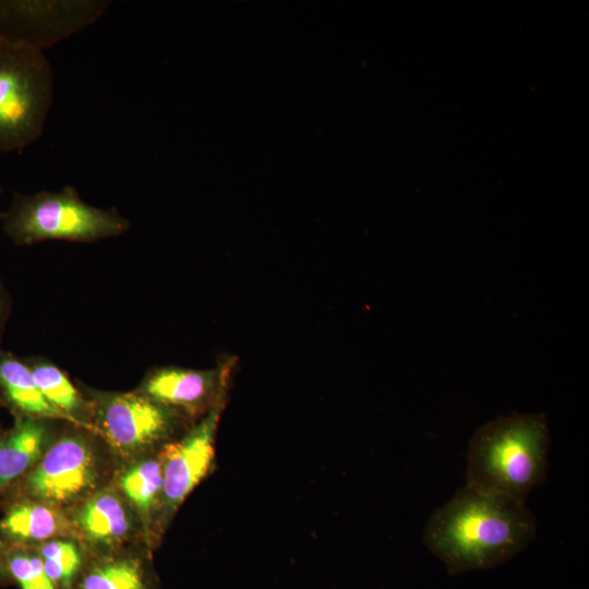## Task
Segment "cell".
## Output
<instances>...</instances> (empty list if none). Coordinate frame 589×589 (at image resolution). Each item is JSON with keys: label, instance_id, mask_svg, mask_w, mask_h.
<instances>
[{"label": "cell", "instance_id": "1", "mask_svg": "<svg viewBox=\"0 0 589 589\" xmlns=\"http://www.w3.org/2000/svg\"><path fill=\"white\" fill-rule=\"evenodd\" d=\"M537 522L525 503L467 484L429 518L423 542L457 575L495 567L522 551Z\"/></svg>", "mask_w": 589, "mask_h": 589}, {"label": "cell", "instance_id": "2", "mask_svg": "<svg viewBox=\"0 0 589 589\" xmlns=\"http://www.w3.org/2000/svg\"><path fill=\"white\" fill-rule=\"evenodd\" d=\"M550 434L542 413L496 418L473 434L467 454L466 484L525 503L546 478Z\"/></svg>", "mask_w": 589, "mask_h": 589}, {"label": "cell", "instance_id": "3", "mask_svg": "<svg viewBox=\"0 0 589 589\" xmlns=\"http://www.w3.org/2000/svg\"><path fill=\"white\" fill-rule=\"evenodd\" d=\"M116 466L97 435L68 424L1 501L25 497L67 510L108 484Z\"/></svg>", "mask_w": 589, "mask_h": 589}, {"label": "cell", "instance_id": "4", "mask_svg": "<svg viewBox=\"0 0 589 589\" xmlns=\"http://www.w3.org/2000/svg\"><path fill=\"white\" fill-rule=\"evenodd\" d=\"M0 219L3 232L17 245L47 240L93 242L120 236L130 227L116 209L85 203L73 187L56 192L14 193Z\"/></svg>", "mask_w": 589, "mask_h": 589}, {"label": "cell", "instance_id": "5", "mask_svg": "<svg viewBox=\"0 0 589 589\" xmlns=\"http://www.w3.org/2000/svg\"><path fill=\"white\" fill-rule=\"evenodd\" d=\"M80 389L89 405L93 433L105 444L116 465L160 450L194 423L136 390Z\"/></svg>", "mask_w": 589, "mask_h": 589}, {"label": "cell", "instance_id": "6", "mask_svg": "<svg viewBox=\"0 0 589 589\" xmlns=\"http://www.w3.org/2000/svg\"><path fill=\"white\" fill-rule=\"evenodd\" d=\"M53 101V72L44 51L0 40V152L38 140Z\"/></svg>", "mask_w": 589, "mask_h": 589}, {"label": "cell", "instance_id": "7", "mask_svg": "<svg viewBox=\"0 0 589 589\" xmlns=\"http://www.w3.org/2000/svg\"><path fill=\"white\" fill-rule=\"evenodd\" d=\"M108 0H0V40L44 51L94 24Z\"/></svg>", "mask_w": 589, "mask_h": 589}, {"label": "cell", "instance_id": "8", "mask_svg": "<svg viewBox=\"0 0 589 589\" xmlns=\"http://www.w3.org/2000/svg\"><path fill=\"white\" fill-rule=\"evenodd\" d=\"M226 400L216 404L184 433L160 449L164 477L159 518L161 537L187 497L215 468L216 435Z\"/></svg>", "mask_w": 589, "mask_h": 589}, {"label": "cell", "instance_id": "9", "mask_svg": "<svg viewBox=\"0 0 589 589\" xmlns=\"http://www.w3.org/2000/svg\"><path fill=\"white\" fill-rule=\"evenodd\" d=\"M65 512L88 555L148 549L137 515L111 481Z\"/></svg>", "mask_w": 589, "mask_h": 589}, {"label": "cell", "instance_id": "10", "mask_svg": "<svg viewBox=\"0 0 589 589\" xmlns=\"http://www.w3.org/2000/svg\"><path fill=\"white\" fill-rule=\"evenodd\" d=\"M230 362L208 370L160 366L149 371L136 392L197 421L227 398Z\"/></svg>", "mask_w": 589, "mask_h": 589}, {"label": "cell", "instance_id": "11", "mask_svg": "<svg viewBox=\"0 0 589 589\" xmlns=\"http://www.w3.org/2000/svg\"><path fill=\"white\" fill-rule=\"evenodd\" d=\"M111 482L137 515L146 545L153 552L163 539L159 532L164 485L160 450L117 465Z\"/></svg>", "mask_w": 589, "mask_h": 589}, {"label": "cell", "instance_id": "12", "mask_svg": "<svg viewBox=\"0 0 589 589\" xmlns=\"http://www.w3.org/2000/svg\"><path fill=\"white\" fill-rule=\"evenodd\" d=\"M0 506V538L8 545L36 546L55 538L74 537L63 509L25 497L3 498Z\"/></svg>", "mask_w": 589, "mask_h": 589}, {"label": "cell", "instance_id": "13", "mask_svg": "<svg viewBox=\"0 0 589 589\" xmlns=\"http://www.w3.org/2000/svg\"><path fill=\"white\" fill-rule=\"evenodd\" d=\"M145 546L88 555L73 589H161Z\"/></svg>", "mask_w": 589, "mask_h": 589}, {"label": "cell", "instance_id": "14", "mask_svg": "<svg viewBox=\"0 0 589 589\" xmlns=\"http://www.w3.org/2000/svg\"><path fill=\"white\" fill-rule=\"evenodd\" d=\"M56 422L14 418L0 440V501L40 459L58 434Z\"/></svg>", "mask_w": 589, "mask_h": 589}, {"label": "cell", "instance_id": "15", "mask_svg": "<svg viewBox=\"0 0 589 589\" xmlns=\"http://www.w3.org/2000/svg\"><path fill=\"white\" fill-rule=\"evenodd\" d=\"M0 402L13 418L46 419L73 424L38 388L23 359L0 348Z\"/></svg>", "mask_w": 589, "mask_h": 589}, {"label": "cell", "instance_id": "16", "mask_svg": "<svg viewBox=\"0 0 589 589\" xmlns=\"http://www.w3.org/2000/svg\"><path fill=\"white\" fill-rule=\"evenodd\" d=\"M24 361L45 398L76 426L93 433L88 401L68 375L51 362L38 357L26 358Z\"/></svg>", "mask_w": 589, "mask_h": 589}, {"label": "cell", "instance_id": "17", "mask_svg": "<svg viewBox=\"0 0 589 589\" xmlns=\"http://www.w3.org/2000/svg\"><path fill=\"white\" fill-rule=\"evenodd\" d=\"M57 589H73L88 554L74 537L55 538L34 546Z\"/></svg>", "mask_w": 589, "mask_h": 589}, {"label": "cell", "instance_id": "18", "mask_svg": "<svg viewBox=\"0 0 589 589\" xmlns=\"http://www.w3.org/2000/svg\"><path fill=\"white\" fill-rule=\"evenodd\" d=\"M7 562L11 581L20 589H57L34 546L8 545Z\"/></svg>", "mask_w": 589, "mask_h": 589}, {"label": "cell", "instance_id": "19", "mask_svg": "<svg viewBox=\"0 0 589 589\" xmlns=\"http://www.w3.org/2000/svg\"><path fill=\"white\" fill-rule=\"evenodd\" d=\"M12 310V299L11 296L4 286L2 279L0 278V348L1 339L8 322L9 315Z\"/></svg>", "mask_w": 589, "mask_h": 589}, {"label": "cell", "instance_id": "20", "mask_svg": "<svg viewBox=\"0 0 589 589\" xmlns=\"http://www.w3.org/2000/svg\"><path fill=\"white\" fill-rule=\"evenodd\" d=\"M7 555H8V545L0 538V586H4L12 582L10 574H9V569H8Z\"/></svg>", "mask_w": 589, "mask_h": 589}, {"label": "cell", "instance_id": "21", "mask_svg": "<svg viewBox=\"0 0 589 589\" xmlns=\"http://www.w3.org/2000/svg\"><path fill=\"white\" fill-rule=\"evenodd\" d=\"M3 431H4V430H3L2 426L0 425V440H1V436H2V434H3Z\"/></svg>", "mask_w": 589, "mask_h": 589}, {"label": "cell", "instance_id": "22", "mask_svg": "<svg viewBox=\"0 0 589 589\" xmlns=\"http://www.w3.org/2000/svg\"><path fill=\"white\" fill-rule=\"evenodd\" d=\"M1 191H2V188H1V185H0V194H1ZM0 214H1V213H0Z\"/></svg>", "mask_w": 589, "mask_h": 589}]
</instances>
